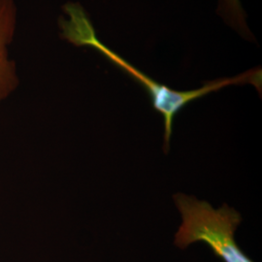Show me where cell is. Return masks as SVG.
<instances>
[{"mask_svg": "<svg viewBox=\"0 0 262 262\" xmlns=\"http://www.w3.org/2000/svg\"><path fill=\"white\" fill-rule=\"evenodd\" d=\"M67 18H61L59 27L61 37L77 47H90L96 50L110 60L113 64L121 68L130 76L150 95L152 106L163 118L164 123V152H168L170 138L176 115L187 104L233 84H253L261 93L262 72L260 68L248 70L242 74L221 78L207 82L201 88L190 91H176L146 75L143 71L132 66L122 56L103 44L97 37L94 26L84 8L78 3H67L64 6Z\"/></svg>", "mask_w": 262, "mask_h": 262, "instance_id": "1", "label": "cell"}, {"mask_svg": "<svg viewBox=\"0 0 262 262\" xmlns=\"http://www.w3.org/2000/svg\"><path fill=\"white\" fill-rule=\"evenodd\" d=\"M173 199L182 215L175 246L185 250L201 242L224 262H253L236 243L235 231L242 217L235 209L227 204L214 209L207 201L184 193L175 194Z\"/></svg>", "mask_w": 262, "mask_h": 262, "instance_id": "2", "label": "cell"}, {"mask_svg": "<svg viewBox=\"0 0 262 262\" xmlns=\"http://www.w3.org/2000/svg\"><path fill=\"white\" fill-rule=\"evenodd\" d=\"M17 24L18 8L15 0H0V103L7 100L19 88L18 69L9 53Z\"/></svg>", "mask_w": 262, "mask_h": 262, "instance_id": "3", "label": "cell"}, {"mask_svg": "<svg viewBox=\"0 0 262 262\" xmlns=\"http://www.w3.org/2000/svg\"><path fill=\"white\" fill-rule=\"evenodd\" d=\"M219 15L244 37L252 36L246 23V16L240 0H219Z\"/></svg>", "mask_w": 262, "mask_h": 262, "instance_id": "4", "label": "cell"}]
</instances>
